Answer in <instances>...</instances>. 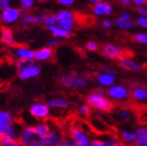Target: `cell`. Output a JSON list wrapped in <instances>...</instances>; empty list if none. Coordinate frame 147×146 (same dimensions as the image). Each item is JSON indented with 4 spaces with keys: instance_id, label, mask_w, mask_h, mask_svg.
<instances>
[{
    "instance_id": "6da1fadb",
    "label": "cell",
    "mask_w": 147,
    "mask_h": 146,
    "mask_svg": "<svg viewBox=\"0 0 147 146\" xmlns=\"http://www.w3.org/2000/svg\"><path fill=\"white\" fill-rule=\"evenodd\" d=\"M87 102L90 104L91 107L94 109L99 110V111H103V112H111L113 110L114 105L112 101L105 98L103 93L100 91L91 93L90 95L87 97Z\"/></svg>"
},
{
    "instance_id": "7a4b0ae2",
    "label": "cell",
    "mask_w": 147,
    "mask_h": 146,
    "mask_svg": "<svg viewBox=\"0 0 147 146\" xmlns=\"http://www.w3.org/2000/svg\"><path fill=\"white\" fill-rule=\"evenodd\" d=\"M19 139L24 146H41V139L36 135L34 127H24L20 132Z\"/></svg>"
},
{
    "instance_id": "3957f363",
    "label": "cell",
    "mask_w": 147,
    "mask_h": 146,
    "mask_svg": "<svg viewBox=\"0 0 147 146\" xmlns=\"http://www.w3.org/2000/svg\"><path fill=\"white\" fill-rule=\"evenodd\" d=\"M55 16H57V23H59V27L67 31H71V29L73 28L74 15L69 11H61Z\"/></svg>"
},
{
    "instance_id": "277c9868",
    "label": "cell",
    "mask_w": 147,
    "mask_h": 146,
    "mask_svg": "<svg viewBox=\"0 0 147 146\" xmlns=\"http://www.w3.org/2000/svg\"><path fill=\"white\" fill-rule=\"evenodd\" d=\"M70 135L71 139L73 141L74 144H76L77 146H89L90 145V141L82 129L78 128L76 126H72L70 128Z\"/></svg>"
},
{
    "instance_id": "5b68a950",
    "label": "cell",
    "mask_w": 147,
    "mask_h": 146,
    "mask_svg": "<svg viewBox=\"0 0 147 146\" xmlns=\"http://www.w3.org/2000/svg\"><path fill=\"white\" fill-rule=\"evenodd\" d=\"M102 53L109 59H120L124 56V51L120 47H117L112 44H107L102 48Z\"/></svg>"
},
{
    "instance_id": "8992f818",
    "label": "cell",
    "mask_w": 147,
    "mask_h": 146,
    "mask_svg": "<svg viewBox=\"0 0 147 146\" xmlns=\"http://www.w3.org/2000/svg\"><path fill=\"white\" fill-rule=\"evenodd\" d=\"M20 16H21V13H20L19 9H13V7H9V9H4V11H1L0 18H1V20H2L3 22L14 23L19 19Z\"/></svg>"
},
{
    "instance_id": "52a82bcc",
    "label": "cell",
    "mask_w": 147,
    "mask_h": 146,
    "mask_svg": "<svg viewBox=\"0 0 147 146\" xmlns=\"http://www.w3.org/2000/svg\"><path fill=\"white\" fill-rule=\"evenodd\" d=\"M13 124V117L9 112L2 111L0 112V139L3 137L5 132Z\"/></svg>"
},
{
    "instance_id": "ba28073f",
    "label": "cell",
    "mask_w": 147,
    "mask_h": 146,
    "mask_svg": "<svg viewBox=\"0 0 147 146\" xmlns=\"http://www.w3.org/2000/svg\"><path fill=\"white\" fill-rule=\"evenodd\" d=\"M30 114L38 119L46 118L49 115V107L47 104L44 103H34L30 107Z\"/></svg>"
},
{
    "instance_id": "9c48e42d",
    "label": "cell",
    "mask_w": 147,
    "mask_h": 146,
    "mask_svg": "<svg viewBox=\"0 0 147 146\" xmlns=\"http://www.w3.org/2000/svg\"><path fill=\"white\" fill-rule=\"evenodd\" d=\"M40 71H41L40 67L34 64H30L27 67L23 68L19 71V76L21 79H29L31 77H36L39 75Z\"/></svg>"
},
{
    "instance_id": "30bf717a",
    "label": "cell",
    "mask_w": 147,
    "mask_h": 146,
    "mask_svg": "<svg viewBox=\"0 0 147 146\" xmlns=\"http://www.w3.org/2000/svg\"><path fill=\"white\" fill-rule=\"evenodd\" d=\"M62 141V135L59 132H51L47 137L41 139V146H59Z\"/></svg>"
},
{
    "instance_id": "8fae6325",
    "label": "cell",
    "mask_w": 147,
    "mask_h": 146,
    "mask_svg": "<svg viewBox=\"0 0 147 146\" xmlns=\"http://www.w3.org/2000/svg\"><path fill=\"white\" fill-rule=\"evenodd\" d=\"M119 65L120 67H122L123 69H126L128 71H134V72H139V71L142 70V66L140 64L134 61L133 59L130 57H122L120 61H119Z\"/></svg>"
},
{
    "instance_id": "7c38bea8",
    "label": "cell",
    "mask_w": 147,
    "mask_h": 146,
    "mask_svg": "<svg viewBox=\"0 0 147 146\" xmlns=\"http://www.w3.org/2000/svg\"><path fill=\"white\" fill-rule=\"evenodd\" d=\"M127 89L123 86H114V87H111L108 91V94L110 97L114 99H124L126 96H127Z\"/></svg>"
},
{
    "instance_id": "4fadbf2b",
    "label": "cell",
    "mask_w": 147,
    "mask_h": 146,
    "mask_svg": "<svg viewBox=\"0 0 147 146\" xmlns=\"http://www.w3.org/2000/svg\"><path fill=\"white\" fill-rule=\"evenodd\" d=\"M93 13L98 16H105V15H110L113 11V6L111 5L110 3L103 2V1H99L96 3L93 7Z\"/></svg>"
},
{
    "instance_id": "5bb4252c",
    "label": "cell",
    "mask_w": 147,
    "mask_h": 146,
    "mask_svg": "<svg viewBox=\"0 0 147 146\" xmlns=\"http://www.w3.org/2000/svg\"><path fill=\"white\" fill-rule=\"evenodd\" d=\"M1 41L4 44L9 46H14L15 45V39L13 31L7 27H2L1 28Z\"/></svg>"
},
{
    "instance_id": "9a60e30c",
    "label": "cell",
    "mask_w": 147,
    "mask_h": 146,
    "mask_svg": "<svg viewBox=\"0 0 147 146\" xmlns=\"http://www.w3.org/2000/svg\"><path fill=\"white\" fill-rule=\"evenodd\" d=\"M53 54V50L50 47H45L42 49H39L38 51L34 52V59L37 61H46L49 59Z\"/></svg>"
},
{
    "instance_id": "2e32d148",
    "label": "cell",
    "mask_w": 147,
    "mask_h": 146,
    "mask_svg": "<svg viewBox=\"0 0 147 146\" xmlns=\"http://www.w3.org/2000/svg\"><path fill=\"white\" fill-rule=\"evenodd\" d=\"M136 146H142L147 142V127H138L136 130Z\"/></svg>"
},
{
    "instance_id": "e0dca14e",
    "label": "cell",
    "mask_w": 147,
    "mask_h": 146,
    "mask_svg": "<svg viewBox=\"0 0 147 146\" xmlns=\"http://www.w3.org/2000/svg\"><path fill=\"white\" fill-rule=\"evenodd\" d=\"M46 14H40V15H28L26 17L23 18V23L25 24H39L41 22H44Z\"/></svg>"
},
{
    "instance_id": "ac0fdd59",
    "label": "cell",
    "mask_w": 147,
    "mask_h": 146,
    "mask_svg": "<svg viewBox=\"0 0 147 146\" xmlns=\"http://www.w3.org/2000/svg\"><path fill=\"white\" fill-rule=\"evenodd\" d=\"M16 54H17L21 59L31 61L32 59H34V51L30 50V49H28V48H24V47L17 48Z\"/></svg>"
},
{
    "instance_id": "d6986e66",
    "label": "cell",
    "mask_w": 147,
    "mask_h": 146,
    "mask_svg": "<svg viewBox=\"0 0 147 146\" xmlns=\"http://www.w3.org/2000/svg\"><path fill=\"white\" fill-rule=\"evenodd\" d=\"M34 130L36 132V135L40 138V139H43V138L47 137L51 132L50 127L47 124H38L34 127Z\"/></svg>"
},
{
    "instance_id": "ffe728a7",
    "label": "cell",
    "mask_w": 147,
    "mask_h": 146,
    "mask_svg": "<svg viewBox=\"0 0 147 146\" xmlns=\"http://www.w3.org/2000/svg\"><path fill=\"white\" fill-rule=\"evenodd\" d=\"M88 84V79L84 76H72L71 80V87L76 88V89H82L87 87Z\"/></svg>"
},
{
    "instance_id": "44dd1931",
    "label": "cell",
    "mask_w": 147,
    "mask_h": 146,
    "mask_svg": "<svg viewBox=\"0 0 147 146\" xmlns=\"http://www.w3.org/2000/svg\"><path fill=\"white\" fill-rule=\"evenodd\" d=\"M48 29L52 32V34L54 36H57V38H70L71 36V31L65 30V29H63L59 26H52V27L48 28Z\"/></svg>"
},
{
    "instance_id": "7402d4cb",
    "label": "cell",
    "mask_w": 147,
    "mask_h": 146,
    "mask_svg": "<svg viewBox=\"0 0 147 146\" xmlns=\"http://www.w3.org/2000/svg\"><path fill=\"white\" fill-rule=\"evenodd\" d=\"M98 82L102 86H112V84L115 82V76L111 75V74H107V73H103V74H100L98 76Z\"/></svg>"
},
{
    "instance_id": "603a6c76",
    "label": "cell",
    "mask_w": 147,
    "mask_h": 146,
    "mask_svg": "<svg viewBox=\"0 0 147 146\" xmlns=\"http://www.w3.org/2000/svg\"><path fill=\"white\" fill-rule=\"evenodd\" d=\"M69 103L68 101L65 100V99L62 98H57L53 99V100H50L47 102V107H59V109H66L68 107Z\"/></svg>"
},
{
    "instance_id": "cb8c5ba5",
    "label": "cell",
    "mask_w": 147,
    "mask_h": 146,
    "mask_svg": "<svg viewBox=\"0 0 147 146\" xmlns=\"http://www.w3.org/2000/svg\"><path fill=\"white\" fill-rule=\"evenodd\" d=\"M115 25L117 26L120 29H129V28H133L135 23L133 21H127V20H124L122 18H118V19L115 21Z\"/></svg>"
},
{
    "instance_id": "d4e9b609",
    "label": "cell",
    "mask_w": 147,
    "mask_h": 146,
    "mask_svg": "<svg viewBox=\"0 0 147 146\" xmlns=\"http://www.w3.org/2000/svg\"><path fill=\"white\" fill-rule=\"evenodd\" d=\"M133 97L139 101L147 100V90L143 88H137L133 91Z\"/></svg>"
},
{
    "instance_id": "484cf974",
    "label": "cell",
    "mask_w": 147,
    "mask_h": 146,
    "mask_svg": "<svg viewBox=\"0 0 147 146\" xmlns=\"http://www.w3.org/2000/svg\"><path fill=\"white\" fill-rule=\"evenodd\" d=\"M117 141L109 139V140H93L91 142L92 146H117Z\"/></svg>"
},
{
    "instance_id": "4316f807",
    "label": "cell",
    "mask_w": 147,
    "mask_h": 146,
    "mask_svg": "<svg viewBox=\"0 0 147 146\" xmlns=\"http://www.w3.org/2000/svg\"><path fill=\"white\" fill-rule=\"evenodd\" d=\"M121 138L122 140L126 142V143H134L136 141V134L128 130H123L121 132Z\"/></svg>"
},
{
    "instance_id": "83f0119b",
    "label": "cell",
    "mask_w": 147,
    "mask_h": 146,
    "mask_svg": "<svg viewBox=\"0 0 147 146\" xmlns=\"http://www.w3.org/2000/svg\"><path fill=\"white\" fill-rule=\"evenodd\" d=\"M0 145L2 146H22L20 141L14 140V139H9V138H1L0 139Z\"/></svg>"
},
{
    "instance_id": "f1b7e54d",
    "label": "cell",
    "mask_w": 147,
    "mask_h": 146,
    "mask_svg": "<svg viewBox=\"0 0 147 146\" xmlns=\"http://www.w3.org/2000/svg\"><path fill=\"white\" fill-rule=\"evenodd\" d=\"M43 23H44V25H45L47 28H50V27H52V26H55V24H57V16L53 15V14L47 15Z\"/></svg>"
},
{
    "instance_id": "f546056e",
    "label": "cell",
    "mask_w": 147,
    "mask_h": 146,
    "mask_svg": "<svg viewBox=\"0 0 147 146\" xmlns=\"http://www.w3.org/2000/svg\"><path fill=\"white\" fill-rule=\"evenodd\" d=\"M134 40L140 44L147 45V34H137L134 36Z\"/></svg>"
},
{
    "instance_id": "4dcf8cb0",
    "label": "cell",
    "mask_w": 147,
    "mask_h": 146,
    "mask_svg": "<svg viewBox=\"0 0 147 146\" xmlns=\"http://www.w3.org/2000/svg\"><path fill=\"white\" fill-rule=\"evenodd\" d=\"M71 80H72V76H70V75H63L62 77L59 78L61 84L66 86V87H71Z\"/></svg>"
},
{
    "instance_id": "1f68e13d",
    "label": "cell",
    "mask_w": 147,
    "mask_h": 146,
    "mask_svg": "<svg viewBox=\"0 0 147 146\" xmlns=\"http://www.w3.org/2000/svg\"><path fill=\"white\" fill-rule=\"evenodd\" d=\"M78 111L82 116H89L91 114V110H90V107H89V105H87V104L80 105Z\"/></svg>"
},
{
    "instance_id": "d6a6232c",
    "label": "cell",
    "mask_w": 147,
    "mask_h": 146,
    "mask_svg": "<svg viewBox=\"0 0 147 146\" xmlns=\"http://www.w3.org/2000/svg\"><path fill=\"white\" fill-rule=\"evenodd\" d=\"M32 64V62L31 61H27V59H20L19 62L17 63V68H18V70H21V69H23V68H25L27 67L28 65Z\"/></svg>"
},
{
    "instance_id": "836d02e7",
    "label": "cell",
    "mask_w": 147,
    "mask_h": 146,
    "mask_svg": "<svg viewBox=\"0 0 147 146\" xmlns=\"http://www.w3.org/2000/svg\"><path fill=\"white\" fill-rule=\"evenodd\" d=\"M20 3H21V6H22L24 9H28L34 6V2L32 1V0H21Z\"/></svg>"
},
{
    "instance_id": "e575fe53",
    "label": "cell",
    "mask_w": 147,
    "mask_h": 146,
    "mask_svg": "<svg viewBox=\"0 0 147 146\" xmlns=\"http://www.w3.org/2000/svg\"><path fill=\"white\" fill-rule=\"evenodd\" d=\"M11 1L9 0H0V11H4V9L11 7Z\"/></svg>"
},
{
    "instance_id": "d590c367",
    "label": "cell",
    "mask_w": 147,
    "mask_h": 146,
    "mask_svg": "<svg viewBox=\"0 0 147 146\" xmlns=\"http://www.w3.org/2000/svg\"><path fill=\"white\" fill-rule=\"evenodd\" d=\"M138 25H140L141 27L147 28V18L146 17H140L137 21Z\"/></svg>"
},
{
    "instance_id": "8d00e7d4",
    "label": "cell",
    "mask_w": 147,
    "mask_h": 146,
    "mask_svg": "<svg viewBox=\"0 0 147 146\" xmlns=\"http://www.w3.org/2000/svg\"><path fill=\"white\" fill-rule=\"evenodd\" d=\"M86 47H87V49H88V50L95 51L98 46H97V44L95 42H88V43H87V45H86Z\"/></svg>"
},
{
    "instance_id": "74e56055",
    "label": "cell",
    "mask_w": 147,
    "mask_h": 146,
    "mask_svg": "<svg viewBox=\"0 0 147 146\" xmlns=\"http://www.w3.org/2000/svg\"><path fill=\"white\" fill-rule=\"evenodd\" d=\"M129 114H130V112L128 110H122V111L119 112V117H120V118H126V117L129 116Z\"/></svg>"
},
{
    "instance_id": "f35d334b",
    "label": "cell",
    "mask_w": 147,
    "mask_h": 146,
    "mask_svg": "<svg viewBox=\"0 0 147 146\" xmlns=\"http://www.w3.org/2000/svg\"><path fill=\"white\" fill-rule=\"evenodd\" d=\"M138 13L139 14H141V17H146L147 18V9H145V7H143V6H139Z\"/></svg>"
},
{
    "instance_id": "ab89813d",
    "label": "cell",
    "mask_w": 147,
    "mask_h": 146,
    "mask_svg": "<svg viewBox=\"0 0 147 146\" xmlns=\"http://www.w3.org/2000/svg\"><path fill=\"white\" fill-rule=\"evenodd\" d=\"M59 146H75V144L69 140H62L61 143L59 144Z\"/></svg>"
},
{
    "instance_id": "60d3db41",
    "label": "cell",
    "mask_w": 147,
    "mask_h": 146,
    "mask_svg": "<svg viewBox=\"0 0 147 146\" xmlns=\"http://www.w3.org/2000/svg\"><path fill=\"white\" fill-rule=\"evenodd\" d=\"M73 2V0H59V3H61L63 5H71Z\"/></svg>"
},
{
    "instance_id": "b9f144b4",
    "label": "cell",
    "mask_w": 147,
    "mask_h": 146,
    "mask_svg": "<svg viewBox=\"0 0 147 146\" xmlns=\"http://www.w3.org/2000/svg\"><path fill=\"white\" fill-rule=\"evenodd\" d=\"M102 27L107 28V29H108V28H111V27H112V22H111V21H109V20H105V21H103V22H102Z\"/></svg>"
},
{
    "instance_id": "7bdbcfd3",
    "label": "cell",
    "mask_w": 147,
    "mask_h": 146,
    "mask_svg": "<svg viewBox=\"0 0 147 146\" xmlns=\"http://www.w3.org/2000/svg\"><path fill=\"white\" fill-rule=\"evenodd\" d=\"M57 44H59V41H57V40H50V41L47 42V45H48L50 48L53 47V46H57Z\"/></svg>"
},
{
    "instance_id": "ee69618b",
    "label": "cell",
    "mask_w": 147,
    "mask_h": 146,
    "mask_svg": "<svg viewBox=\"0 0 147 146\" xmlns=\"http://www.w3.org/2000/svg\"><path fill=\"white\" fill-rule=\"evenodd\" d=\"M103 70L105 71L107 74H111V75H113L114 73L116 72V70H114V69H112V68H108V67L103 68Z\"/></svg>"
},
{
    "instance_id": "f6af8a7d",
    "label": "cell",
    "mask_w": 147,
    "mask_h": 146,
    "mask_svg": "<svg viewBox=\"0 0 147 146\" xmlns=\"http://www.w3.org/2000/svg\"><path fill=\"white\" fill-rule=\"evenodd\" d=\"M120 18L129 21V20H130V15L128 14V13H126V11H124V13H122V14H121V17H120Z\"/></svg>"
},
{
    "instance_id": "bcb514c9",
    "label": "cell",
    "mask_w": 147,
    "mask_h": 146,
    "mask_svg": "<svg viewBox=\"0 0 147 146\" xmlns=\"http://www.w3.org/2000/svg\"><path fill=\"white\" fill-rule=\"evenodd\" d=\"M145 2H146L145 0H135V1H134V3L137 4V5H139V6H142Z\"/></svg>"
},
{
    "instance_id": "7dc6e473",
    "label": "cell",
    "mask_w": 147,
    "mask_h": 146,
    "mask_svg": "<svg viewBox=\"0 0 147 146\" xmlns=\"http://www.w3.org/2000/svg\"><path fill=\"white\" fill-rule=\"evenodd\" d=\"M121 3L123 4V5H128V4L130 3V1H129V0H122Z\"/></svg>"
},
{
    "instance_id": "c3c4849f",
    "label": "cell",
    "mask_w": 147,
    "mask_h": 146,
    "mask_svg": "<svg viewBox=\"0 0 147 146\" xmlns=\"http://www.w3.org/2000/svg\"><path fill=\"white\" fill-rule=\"evenodd\" d=\"M117 146H129V145H127L126 143H123V142H118Z\"/></svg>"
},
{
    "instance_id": "681fc988",
    "label": "cell",
    "mask_w": 147,
    "mask_h": 146,
    "mask_svg": "<svg viewBox=\"0 0 147 146\" xmlns=\"http://www.w3.org/2000/svg\"><path fill=\"white\" fill-rule=\"evenodd\" d=\"M142 146H147V142H146V143L144 144V145H142Z\"/></svg>"
}]
</instances>
